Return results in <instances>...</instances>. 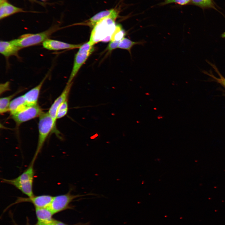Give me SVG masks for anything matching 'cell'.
I'll return each instance as SVG.
<instances>
[{
	"label": "cell",
	"instance_id": "obj_16",
	"mask_svg": "<svg viewBox=\"0 0 225 225\" xmlns=\"http://www.w3.org/2000/svg\"><path fill=\"white\" fill-rule=\"evenodd\" d=\"M28 106L23 95L16 98L12 100L9 105L8 111L11 115H14Z\"/></svg>",
	"mask_w": 225,
	"mask_h": 225
},
{
	"label": "cell",
	"instance_id": "obj_18",
	"mask_svg": "<svg viewBox=\"0 0 225 225\" xmlns=\"http://www.w3.org/2000/svg\"><path fill=\"white\" fill-rule=\"evenodd\" d=\"M207 62L213 68L215 71L218 75L219 77L218 78H217L214 75L212 74L211 72H208L206 71H203V73L211 77L217 82L219 83L225 88V78H224L221 73L215 64L212 63L208 61H207Z\"/></svg>",
	"mask_w": 225,
	"mask_h": 225
},
{
	"label": "cell",
	"instance_id": "obj_26",
	"mask_svg": "<svg viewBox=\"0 0 225 225\" xmlns=\"http://www.w3.org/2000/svg\"><path fill=\"white\" fill-rule=\"evenodd\" d=\"M27 223H26V225H31L29 223V219H28V218H27ZM12 220L13 221V222L14 223V225H18L15 222V221H14V220L13 219H12ZM34 225H37L36 224Z\"/></svg>",
	"mask_w": 225,
	"mask_h": 225
},
{
	"label": "cell",
	"instance_id": "obj_19",
	"mask_svg": "<svg viewBox=\"0 0 225 225\" xmlns=\"http://www.w3.org/2000/svg\"><path fill=\"white\" fill-rule=\"evenodd\" d=\"M18 93V92L0 99V113L3 114L8 111L9 105L12 98Z\"/></svg>",
	"mask_w": 225,
	"mask_h": 225
},
{
	"label": "cell",
	"instance_id": "obj_7",
	"mask_svg": "<svg viewBox=\"0 0 225 225\" xmlns=\"http://www.w3.org/2000/svg\"><path fill=\"white\" fill-rule=\"evenodd\" d=\"M42 109L38 105L28 106L23 109L12 116V118L17 125L37 117H39L43 112Z\"/></svg>",
	"mask_w": 225,
	"mask_h": 225
},
{
	"label": "cell",
	"instance_id": "obj_13",
	"mask_svg": "<svg viewBox=\"0 0 225 225\" xmlns=\"http://www.w3.org/2000/svg\"><path fill=\"white\" fill-rule=\"evenodd\" d=\"M118 12L114 9L103 10L101 11L92 17L88 20V24L90 26L93 27L101 20L108 17H110L115 20L117 18Z\"/></svg>",
	"mask_w": 225,
	"mask_h": 225
},
{
	"label": "cell",
	"instance_id": "obj_5",
	"mask_svg": "<svg viewBox=\"0 0 225 225\" xmlns=\"http://www.w3.org/2000/svg\"><path fill=\"white\" fill-rule=\"evenodd\" d=\"M71 190L70 189L67 193L53 197L48 208L53 215L67 209H73V207L70 204L71 202L77 198L85 196L72 194L71 193Z\"/></svg>",
	"mask_w": 225,
	"mask_h": 225
},
{
	"label": "cell",
	"instance_id": "obj_27",
	"mask_svg": "<svg viewBox=\"0 0 225 225\" xmlns=\"http://www.w3.org/2000/svg\"><path fill=\"white\" fill-rule=\"evenodd\" d=\"M221 37L222 38H225V32L222 34L221 35Z\"/></svg>",
	"mask_w": 225,
	"mask_h": 225
},
{
	"label": "cell",
	"instance_id": "obj_15",
	"mask_svg": "<svg viewBox=\"0 0 225 225\" xmlns=\"http://www.w3.org/2000/svg\"><path fill=\"white\" fill-rule=\"evenodd\" d=\"M21 49L10 41H1L0 42V53L5 57L8 58L12 56L18 57V52Z\"/></svg>",
	"mask_w": 225,
	"mask_h": 225
},
{
	"label": "cell",
	"instance_id": "obj_1",
	"mask_svg": "<svg viewBox=\"0 0 225 225\" xmlns=\"http://www.w3.org/2000/svg\"><path fill=\"white\" fill-rule=\"evenodd\" d=\"M34 162L32 160L27 169L17 177L10 179L2 178V182L13 186L28 197L34 195L33 185L34 176L33 168Z\"/></svg>",
	"mask_w": 225,
	"mask_h": 225
},
{
	"label": "cell",
	"instance_id": "obj_14",
	"mask_svg": "<svg viewBox=\"0 0 225 225\" xmlns=\"http://www.w3.org/2000/svg\"><path fill=\"white\" fill-rule=\"evenodd\" d=\"M25 12L22 8L14 6L7 0L0 3V20L17 13Z\"/></svg>",
	"mask_w": 225,
	"mask_h": 225
},
{
	"label": "cell",
	"instance_id": "obj_24",
	"mask_svg": "<svg viewBox=\"0 0 225 225\" xmlns=\"http://www.w3.org/2000/svg\"><path fill=\"white\" fill-rule=\"evenodd\" d=\"M120 41H111L107 48V50L111 51L117 48Z\"/></svg>",
	"mask_w": 225,
	"mask_h": 225
},
{
	"label": "cell",
	"instance_id": "obj_8",
	"mask_svg": "<svg viewBox=\"0 0 225 225\" xmlns=\"http://www.w3.org/2000/svg\"><path fill=\"white\" fill-rule=\"evenodd\" d=\"M53 198V196L49 195H33L27 198L18 197L16 201L6 208L3 212L4 213L7 209L12 205L24 202L31 203L34 206L35 208H48Z\"/></svg>",
	"mask_w": 225,
	"mask_h": 225
},
{
	"label": "cell",
	"instance_id": "obj_25",
	"mask_svg": "<svg viewBox=\"0 0 225 225\" xmlns=\"http://www.w3.org/2000/svg\"><path fill=\"white\" fill-rule=\"evenodd\" d=\"M51 225H90L89 222L86 223L78 222L73 224H68L61 221L55 219Z\"/></svg>",
	"mask_w": 225,
	"mask_h": 225
},
{
	"label": "cell",
	"instance_id": "obj_17",
	"mask_svg": "<svg viewBox=\"0 0 225 225\" xmlns=\"http://www.w3.org/2000/svg\"><path fill=\"white\" fill-rule=\"evenodd\" d=\"M145 42L144 41L134 42L125 37L120 41L118 48L127 50L131 54L132 48L136 45H143Z\"/></svg>",
	"mask_w": 225,
	"mask_h": 225
},
{
	"label": "cell",
	"instance_id": "obj_4",
	"mask_svg": "<svg viewBox=\"0 0 225 225\" xmlns=\"http://www.w3.org/2000/svg\"><path fill=\"white\" fill-rule=\"evenodd\" d=\"M38 123V137L36 151L32 160L35 161L40 152L50 132H55L56 127L53 120L48 112H43L39 116Z\"/></svg>",
	"mask_w": 225,
	"mask_h": 225
},
{
	"label": "cell",
	"instance_id": "obj_6",
	"mask_svg": "<svg viewBox=\"0 0 225 225\" xmlns=\"http://www.w3.org/2000/svg\"><path fill=\"white\" fill-rule=\"evenodd\" d=\"M93 45L89 41L81 45L75 55L72 69L67 83H69L76 76L79 70L94 51Z\"/></svg>",
	"mask_w": 225,
	"mask_h": 225
},
{
	"label": "cell",
	"instance_id": "obj_9",
	"mask_svg": "<svg viewBox=\"0 0 225 225\" xmlns=\"http://www.w3.org/2000/svg\"><path fill=\"white\" fill-rule=\"evenodd\" d=\"M72 82L67 84L60 95L54 101L50 107L48 112L56 126L57 113L58 109L61 104L68 99Z\"/></svg>",
	"mask_w": 225,
	"mask_h": 225
},
{
	"label": "cell",
	"instance_id": "obj_2",
	"mask_svg": "<svg viewBox=\"0 0 225 225\" xmlns=\"http://www.w3.org/2000/svg\"><path fill=\"white\" fill-rule=\"evenodd\" d=\"M115 20L110 18H104L98 22L93 27L89 41L94 45L100 41L107 42L111 38L117 26Z\"/></svg>",
	"mask_w": 225,
	"mask_h": 225
},
{
	"label": "cell",
	"instance_id": "obj_10",
	"mask_svg": "<svg viewBox=\"0 0 225 225\" xmlns=\"http://www.w3.org/2000/svg\"><path fill=\"white\" fill-rule=\"evenodd\" d=\"M81 46V44H70L49 38L47 39L42 43L43 47L50 50L74 49L79 48Z\"/></svg>",
	"mask_w": 225,
	"mask_h": 225
},
{
	"label": "cell",
	"instance_id": "obj_29",
	"mask_svg": "<svg viewBox=\"0 0 225 225\" xmlns=\"http://www.w3.org/2000/svg\"><path fill=\"white\" fill-rule=\"evenodd\" d=\"M42 0V1H47V0Z\"/></svg>",
	"mask_w": 225,
	"mask_h": 225
},
{
	"label": "cell",
	"instance_id": "obj_11",
	"mask_svg": "<svg viewBox=\"0 0 225 225\" xmlns=\"http://www.w3.org/2000/svg\"><path fill=\"white\" fill-rule=\"evenodd\" d=\"M37 221V225H51L55 219L53 214L48 208H35Z\"/></svg>",
	"mask_w": 225,
	"mask_h": 225
},
{
	"label": "cell",
	"instance_id": "obj_21",
	"mask_svg": "<svg viewBox=\"0 0 225 225\" xmlns=\"http://www.w3.org/2000/svg\"><path fill=\"white\" fill-rule=\"evenodd\" d=\"M126 34L125 31L120 25H117L116 28L112 36L111 41H120Z\"/></svg>",
	"mask_w": 225,
	"mask_h": 225
},
{
	"label": "cell",
	"instance_id": "obj_20",
	"mask_svg": "<svg viewBox=\"0 0 225 225\" xmlns=\"http://www.w3.org/2000/svg\"><path fill=\"white\" fill-rule=\"evenodd\" d=\"M190 2L202 8L216 9L213 0H191Z\"/></svg>",
	"mask_w": 225,
	"mask_h": 225
},
{
	"label": "cell",
	"instance_id": "obj_23",
	"mask_svg": "<svg viewBox=\"0 0 225 225\" xmlns=\"http://www.w3.org/2000/svg\"><path fill=\"white\" fill-rule=\"evenodd\" d=\"M191 0H163L160 5H164L172 3L177 4L180 5H185L190 3Z\"/></svg>",
	"mask_w": 225,
	"mask_h": 225
},
{
	"label": "cell",
	"instance_id": "obj_28",
	"mask_svg": "<svg viewBox=\"0 0 225 225\" xmlns=\"http://www.w3.org/2000/svg\"><path fill=\"white\" fill-rule=\"evenodd\" d=\"M7 0H0V3Z\"/></svg>",
	"mask_w": 225,
	"mask_h": 225
},
{
	"label": "cell",
	"instance_id": "obj_3",
	"mask_svg": "<svg viewBox=\"0 0 225 225\" xmlns=\"http://www.w3.org/2000/svg\"><path fill=\"white\" fill-rule=\"evenodd\" d=\"M58 25L52 26L48 30L35 33H27L22 35L11 42L21 48L43 43L58 29Z\"/></svg>",
	"mask_w": 225,
	"mask_h": 225
},
{
	"label": "cell",
	"instance_id": "obj_12",
	"mask_svg": "<svg viewBox=\"0 0 225 225\" xmlns=\"http://www.w3.org/2000/svg\"><path fill=\"white\" fill-rule=\"evenodd\" d=\"M48 75V74L46 75L38 84L23 95L28 106L38 104L37 102L41 89Z\"/></svg>",
	"mask_w": 225,
	"mask_h": 225
},
{
	"label": "cell",
	"instance_id": "obj_22",
	"mask_svg": "<svg viewBox=\"0 0 225 225\" xmlns=\"http://www.w3.org/2000/svg\"><path fill=\"white\" fill-rule=\"evenodd\" d=\"M68 105V99L62 103L58 108L57 113V119L63 118L67 114Z\"/></svg>",
	"mask_w": 225,
	"mask_h": 225
}]
</instances>
